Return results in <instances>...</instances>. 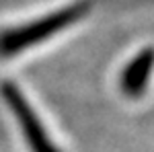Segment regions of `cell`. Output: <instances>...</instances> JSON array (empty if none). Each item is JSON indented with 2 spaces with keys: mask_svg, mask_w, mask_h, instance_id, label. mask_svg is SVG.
Instances as JSON below:
<instances>
[{
  "mask_svg": "<svg viewBox=\"0 0 154 152\" xmlns=\"http://www.w3.org/2000/svg\"><path fill=\"white\" fill-rule=\"evenodd\" d=\"M8 99H11V105L14 109L17 117H21V121H23L25 132H27V140L31 142V146L35 148L33 152H58V148L54 144H49V138L45 136V129L39 126V119H37V115H33V109L29 107L27 99L19 91L8 93Z\"/></svg>",
  "mask_w": 154,
  "mask_h": 152,
  "instance_id": "6da1fadb",
  "label": "cell"
}]
</instances>
